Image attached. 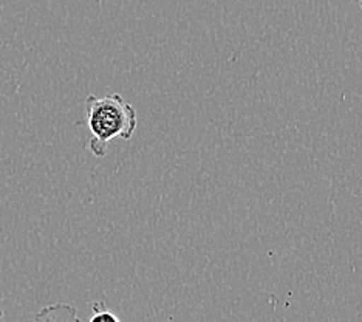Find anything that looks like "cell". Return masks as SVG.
<instances>
[{
  "mask_svg": "<svg viewBox=\"0 0 362 322\" xmlns=\"http://www.w3.org/2000/svg\"><path fill=\"white\" fill-rule=\"evenodd\" d=\"M87 126L92 138L88 149L95 156H105L107 147L113 139H130L138 126L135 107L118 93L86 99Z\"/></svg>",
  "mask_w": 362,
  "mask_h": 322,
  "instance_id": "6da1fadb",
  "label": "cell"
},
{
  "mask_svg": "<svg viewBox=\"0 0 362 322\" xmlns=\"http://www.w3.org/2000/svg\"><path fill=\"white\" fill-rule=\"evenodd\" d=\"M35 322H81L76 309L69 304L47 305L35 316Z\"/></svg>",
  "mask_w": 362,
  "mask_h": 322,
  "instance_id": "7a4b0ae2",
  "label": "cell"
},
{
  "mask_svg": "<svg viewBox=\"0 0 362 322\" xmlns=\"http://www.w3.org/2000/svg\"><path fill=\"white\" fill-rule=\"evenodd\" d=\"M93 315L88 319V322H121L118 316L107 307V304L104 301H98L92 305Z\"/></svg>",
  "mask_w": 362,
  "mask_h": 322,
  "instance_id": "3957f363",
  "label": "cell"
},
{
  "mask_svg": "<svg viewBox=\"0 0 362 322\" xmlns=\"http://www.w3.org/2000/svg\"><path fill=\"white\" fill-rule=\"evenodd\" d=\"M4 318V311L2 310H0V319H2Z\"/></svg>",
  "mask_w": 362,
  "mask_h": 322,
  "instance_id": "277c9868",
  "label": "cell"
},
{
  "mask_svg": "<svg viewBox=\"0 0 362 322\" xmlns=\"http://www.w3.org/2000/svg\"><path fill=\"white\" fill-rule=\"evenodd\" d=\"M359 6H361V10H362V0H359Z\"/></svg>",
  "mask_w": 362,
  "mask_h": 322,
  "instance_id": "5b68a950",
  "label": "cell"
}]
</instances>
